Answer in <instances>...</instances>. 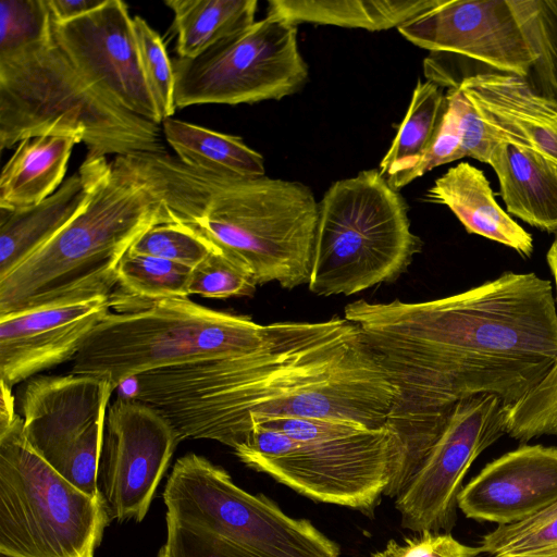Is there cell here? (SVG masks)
Wrapping results in <instances>:
<instances>
[{
	"label": "cell",
	"instance_id": "cell-1",
	"mask_svg": "<svg viewBox=\"0 0 557 557\" xmlns=\"http://www.w3.org/2000/svg\"><path fill=\"white\" fill-rule=\"evenodd\" d=\"M344 318L396 389L386 423L395 433L476 395L515 405L557 363L553 287L535 273L504 272L428 301L358 300L345 307Z\"/></svg>",
	"mask_w": 557,
	"mask_h": 557
},
{
	"label": "cell",
	"instance_id": "cell-2",
	"mask_svg": "<svg viewBox=\"0 0 557 557\" xmlns=\"http://www.w3.org/2000/svg\"><path fill=\"white\" fill-rule=\"evenodd\" d=\"M396 389L358 327L334 317L322 322L272 323L257 349L149 374L147 400L181 440L231 448L256 421L317 418L386 425Z\"/></svg>",
	"mask_w": 557,
	"mask_h": 557
},
{
	"label": "cell",
	"instance_id": "cell-3",
	"mask_svg": "<svg viewBox=\"0 0 557 557\" xmlns=\"http://www.w3.org/2000/svg\"><path fill=\"white\" fill-rule=\"evenodd\" d=\"M114 160L160 198L166 223L187 227L239 261L258 285L290 289L309 282L319 203L302 183L220 176L166 150Z\"/></svg>",
	"mask_w": 557,
	"mask_h": 557
},
{
	"label": "cell",
	"instance_id": "cell-4",
	"mask_svg": "<svg viewBox=\"0 0 557 557\" xmlns=\"http://www.w3.org/2000/svg\"><path fill=\"white\" fill-rule=\"evenodd\" d=\"M161 223L166 220L160 198L113 160L84 209L0 278V318L110 296L125 253L144 232Z\"/></svg>",
	"mask_w": 557,
	"mask_h": 557
},
{
	"label": "cell",
	"instance_id": "cell-5",
	"mask_svg": "<svg viewBox=\"0 0 557 557\" xmlns=\"http://www.w3.org/2000/svg\"><path fill=\"white\" fill-rule=\"evenodd\" d=\"M166 539L157 557H332L334 543L309 520L286 515L228 472L188 453L171 471Z\"/></svg>",
	"mask_w": 557,
	"mask_h": 557
},
{
	"label": "cell",
	"instance_id": "cell-6",
	"mask_svg": "<svg viewBox=\"0 0 557 557\" xmlns=\"http://www.w3.org/2000/svg\"><path fill=\"white\" fill-rule=\"evenodd\" d=\"M42 135L78 136L96 157L165 150L159 124L114 102L53 38L0 55V148Z\"/></svg>",
	"mask_w": 557,
	"mask_h": 557
},
{
	"label": "cell",
	"instance_id": "cell-7",
	"mask_svg": "<svg viewBox=\"0 0 557 557\" xmlns=\"http://www.w3.org/2000/svg\"><path fill=\"white\" fill-rule=\"evenodd\" d=\"M234 454L317 502L370 512L389 484L399 445L386 424L275 417L253 422Z\"/></svg>",
	"mask_w": 557,
	"mask_h": 557
},
{
	"label": "cell",
	"instance_id": "cell-8",
	"mask_svg": "<svg viewBox=\"0 0 557 557\" xmlns=\"http://www.w3.org/2000/svg\"><path fill=\"white\" fill-rule=\"evenodd\" d=\"M110 301L111 311L72 360V372L103 376L116 388L145 372L252 351L271 330L188 297L146 300L112 293Z\"/></svg>",
	"mask_w": 557,
	"mask_h": 557
},
{
	"label": "cell",
	"instance_id": "cell-9",
	"mask_svg": "<svg viewBox=\"0 0 557 557\" xmlns=\"http://www.w3.org/2000/svg\"><path fill=\"white\" fill-rule=\"evenodd\" d=\"M407 205L379 170L333 183L319 203L310 292L354 295L395 281L420 250Z\"/></svg>",
	"mask_w": 557,
	"mask_h": 557
},
{
	"label": "cell",
	"instance_id": "cell-10",
	"mask_svg": "<svg viewBox=\"0 0 557 557\" xmlns=\"http://www.w3.org/2000/svg\"><path fill=\"white\" fill-rule=\"evenodd\" d=\"M112 520L102 495L65 480L27 442L20 414L0 430V553L95 557Z\"/></svg>",
	"mask_w": 557,
	"mask_h": 557
},
{
	"label": "cell",
	"instance_id": "cell-11",
	"mask_svg": "<svg viewBox=\"0 0 557 557\" xmlns=\"http://www.w3.org/2000/svg\"><path fill=\"white\" fill-rule=\"evenodd\" d=\"M175 106L278 100L299 91L309 71L297 28L265 16L191 59L172 60Z\"/></svg>",
	"mask_w": 557,
	"mask_h": 557
},
{
	"label": "cell",
	"instance_id": "cell-12",
	"mask_svg": "<svg viewBox=\"0 0 557 557\" xmlns=\"http://www.w3.org/2000/svg\"><path fill=\"white\" fill-rule=\"evenodd\" d=\"M116 387L99 375H36L21 389L25 437L34 450L84 493L100 496L99 461L110 398Z\"/></svg>",
	"mask_w": 557,
	"mask_h": 557
},
{
	"label": "cell",
	"instance_id": "cell-13",
	"mask_svg": "<svg viewBox=\"0 0 557 557\" xmlns=\"http://www.w3.org/2000/svg\"><path fill=\"white\" fill-rule=\"evenodd\" d=\"M506 433V406L495 395L458 401L419 468L396 496L401 525L414 533L449 531L463 478L483 450Z\"/></svg>",
	"mask_w": 557,
	"mask_h": 557
},
{
	"label": "cell",
	"instance_id": "cell-14",
	"mask_svg": "<svg viewBox=\"0 0 557 557\" xmlns=\"http://www.w3.org/2000/svg\"><path fill=\"white\" fill-rule=\"evenodd\" d=\"M181 441L169 420L143 401L122 395L109 406L98 478L112 519L146 517Z\"/></svg>",
	"mask_w": 557,
	"mask_h": 557
},
{
	"label": "cell",
	"instance_id": "cell-15",
	"mask_svg": "<svg viewBox=\"0 0 557 557\" xmlns=\"http://www.w3.org/2000/svg\"><path fill=\"white\" fill-rule=\"evenodd\" d=\"M397 29L431 53L465 57L525 79L537 60L510 0H440Z\"/></svg>",
	"mask_w": 557,
	"mask_h": 557
},
{
	"label": "cell",
	"instance_id": "cell-16",
	"mask_svg": "<svg viewBox=\"0 0 557 557\" xmlns=\"http://www.w3.org/2000/svg\"><path fill=\"white\" fill-rule=\"evenodd\" d=\"M53 39L75 67L127 111L161 124L147 86L133 17L120 0H107L75 21H52Z\"/></svg>",
	"mask_w": 557,
	"mask_h": 557
},
{
	"label": "cell",
	"instance_id": "cell-17",
	"mask_svg": "<svg viewBox=\"0 0 557 557\" xmlns=\"http://www.w3.org/2000/svg\"><path fill=\"white\" fill-rule=\"evenodd\" d=\"M111 311L110 296L0 318V381L10 387L73 360Z\"/></svg>",
	"mask_w": 557,
	"mask_h": 557
},
{
	"label": "cell",
	"instance_id": "cell-18",
	"mask_svg": "<svg viewBox=\"0 0 557 557\" xmlns=\"http://www.w3.org/2000/svg\"><path fill=\"white\" fill-rule=\"evenodd\" d=\"M557 500V447L522 445L487 463L458 495L467 518L498 525L528 519Z\"/></svg>",
	"mask_w": 557,
	"mask_h": 557
},
{
	"label": "cell",
	"instance_id": "cell-19",
	"mask_svg": "<svg viewBox=\"0 0 557 557\" xmlns=\"http://www.w3.org/2000/svg\"><path fill=\"white\" fill-rule=\"evenodd\" d=\"M500 141L531 150L557 165V106L520 76L496 71L463 76L456 85Z\"/></svg>",
	"mask_w": 557,
	"mask_h": 557
},
{
	"label": "cell",
	"instance_id": "cell-20",
	"mask_svg": "<svg viewBox=\"0 0 557 557\" xmlns=\"http://www.w3.org/2000/svg\"><path fill=\"white\" fill-rule=\"evenodd\" d=\"M110 162L86 154L78 171L41 202L18 209L0 208V278L53 238L88 202Z\"/></svg>",
	"mask_w": 557,
	"mask_h": 557
},
{
	"label": "cell",
	"instance_id": "cell-21",
	"mask_svg": "<svg viewBox=\"0 0 557 557\" xmlns=\"http://www.w3.org/2000/svg\"><path fill=\"white\" fill-rule=\"evenodd\" d=\"M425 198L448 207L468 233L503 244L521 256L532 255V235L498 205L483 171L470 163L449 168Z\"/></svg>",
	"mask_w": 557,
	"mask_h": 557
},
{
	"label": "cell",
	"instance_id": "cell-22",
	"mask_svg": "<svg viewBox=\"0 0 557 557\" xmlns=\"http://www.w3.org/2000/svg\"><path fill=\"white\" fill-rule=\"evenodd\" d=\"M488 165L497 175L507 213L557 235V165L507 141L495 147Z\"/></svg>",
	"mask_w": 557,
	"mask_h": 557
},
{
	"label": "cell",
	"instance_id": "cell-23",
	"mask_svg": "<svg viewBox=\"0 0 557 557\" xmlns=\"http://www.w3.org/2000/svg\"><path fill=\"white\" fill-rule=\"evenodd\" d=\"M78 143L82 138L74 135H42L18 143L1 171L0 208H24L52 195L62 185Z\"/></svg>",
	"mask_w": 557,
	"mask_h": 557
},
{
	"label": "cell",
	"instance_id": "cell-24",
	"mask_svg": "<svg viewBox=\"0 0 557 557\" xmlns=\"http://www.w3.org/2000/svg\"><path fill=\"white\" fill-rule=\"evenodd\" d=\"M440 0H271L267 16L292 26L301 23L367 30L399 27Z\"/></svg>",
	"mask_w": 557,
	"mask_h": 557
},
{
	"label": "cell",
	"instance_id": "cell-25",
	"mask_svg": "<svg viewBox=\"0 0 557 557\" xmlns=\"http://www.w3.org/2000/svg\"><path fill=\"white\" fill-rule=\"evenodd\" d=\"M161 124L166 143L184 164L225 177L264 176L263 157L240 137L174 117L164 119Z\"/></svg>",
	"mask_w": 557,
	"mask_h": 557
},
{
	"label": "cell",
	"instance_id": "cell-26",
	"mask_svg": "<svg viewBox=\"0 0 557 557\" xmlns=\"http://www.w3.org/2000/svg\"><path fill=\"white\" fill-rule=\"evenodd\" d=\"M174 13L178 58L191 59L250 27L256 0H168Z\"/></svg>",
	"mask_w": 557,
	"mask_h": 557
},
{
	"label": "cell",
	"instance_id": "cell-27",
	"mask_svg": "<svg viewBox=\"0 0 557 557\" xmlns=\"http://www.w3.org/2000/svg\"><path fill=\"white\" fill-rule=\"evenodd\" d=\"M447 107L438 85L418 81L408 111L379 171L385 177L409 170L433 143Z\"/></svg>",
	"mask_w": 557,
	"mask_h": 557
},
{
	"label": "cell",
	"instance_id": "cell-28",
	"mask_svg": "<svg viewBox=\"0 0 557 557\" xmlns=\"http://www.w3.org/2000/svg\"><path fill=\"white\" fill-rule=\"evenodd\" d=\"M190 272L191 268L166 259L127 251L119 264L113 292L146 300L188 297Z\"/></svg>",
	"mask_w": 557,
	"mask_h": 557
},
{
	"label": "cell",
	"instance_id": "cell-29",
	"mask_svg": "<svg viewBox=\"0 0 557 557\" xmlns=\"http://www.w3.org/2000/svg\"><path fill=\"white\" fill-rule=\"evenodd\" d=\"M479 547L491 557H557V500L528 519L497 525Z\"/></svg>",
	"mask_w": 557,
	"mask_h": 557
},
{
	"label": "cell",
	"instance_id": "cell-30",
	"mask_svg": "<svg viewBox=\"0 0 557 557\" xmlns=\"http://www.w3.org/2000/svg\"><path fill=\"white\" fill-rule=\"evenodd\" d=\"M523 28L537 55L531 75L537 92L557 106V0H531L523 11Z\"/></svg>",
	"mask_w": 557,
	"mask_h": 557
},
{
	"label": "cell",
	"instance_id": "cell-31",
	"mask_svg": "<svg viewBox=\"0 0 557 557\" xmlns=\"http://www.w3.org/2000/svg\"><path fill=\"white\" fill-rule=\"evenodd\" d=\"M506 433L522 443L557 436V363L528 395L506 407Z\"/></svg>",
	"mask_w": 557,
	"mask_h": 557
},
{
	"label": "cell",
	"instance_id": "cell-32",
	"mask_svg": "<svg viewBox=\"0 0 557 557\" xmlns=\"http://www.w3.org/2000/svg\"><path fill=\"white\" fill-rule=\"evenodd\" d=\"M53 38L47 0L0 1V55Z\"/></svg>",
	"mask_w": 557,
	"mask_h": 557
},
{
	"label": "cell",
	"instance_id": "cell-33",
	"mask_svg": "<svg viewBox=\"0 0 557 557\" xmlns=\"http://www.w3.org/2000/svg\"><path fill=\"white\" fill-rule=\"evenodd\" d=\"M134 32L139 50L144 76L163 121L172 117L175 110V76L160 35L140 16L133 17Z\"/></svg>",
	"mask_w": 557,
	"mask_h": 557
},
{
	"label": "cell",
	"instance_id": "cell-34",
	"mask_svg": "<svg viewBox=\"0 0 557 557\" xmlns=\"http://www.w3.org/2000/svg\"><path fill=\"white\" fill-rule=\"evenodd\" d=\"M257 285L246 267L216 248L191 269L187 289L188 295L224 299L251 296Z\"/></svg>",
	"mask_w": 557,
	"mask_h": 557
},
{
	"label": "cell",
	"instance_id": "cell-35",
	"mask_svg": "<svg viewBox=\"0 0 557 557\" xmlns=\"http://www.w3.org/2000/svg\"><path fill=\"white\" fill-rule=\"evenodd\" d=\"M215 249L185 226L161 223L144 232L128 251L166 259L193 269Z\"/></svg>",
	"mask_w": 557,
	"mask_h": 557
},
{
	"label": "cell",
	"instance_id": "cell-36",
	"mask_svg": "<svg viewBox=\"0 0 557 557\" xmlns=\"http://www.w3.org/2000/svg\"><path fill=\"white\" fill-rule=\"evenodd\" d=\"M445 97L457 122L465 157L488 164L500 139L458 86L450 87Z\"/></svg>",
	"mask_w": 557,
	"mask_h": 557
},
{
	"label": "cell",
	"instance_id": "cell-37",
	"mask_svg": "<svg viewBox=\"0 0 557 557\" xmlns=\"http://www.w3.org/2000/svg\"><path fill=\"white\" fill-rule=\"evenodd\" d=\"M461 158H465L461 136L455 115L447 104L438 132L424 154L409 170L385 178L398 191L428 171Z\"/></svg>",
	"mask_w": 557,
	"mask_h": 557
},
{
	"label": "cell",
	"instance_id": "cell-38",
	"mask_svg": "<svg viewBox=\"0 0 557 557\" xmlns=\"http://www.w3.org/2000/svg\"><path fill=\"white\" fill-rule=\"evenodd\" d=\"M480 554L479 546L465 545L449 533L424 531L403 543L391 540L372 557H476Z\"/></svg>",
	"mask_w": 557,
	"mask_h": 557
},
{
	"label": "cell",
	"instance_id": "cell-39",
	"mask_svg": "<svg viewBox=\"0 0 557 557\" xmlns=\"http://www.w3.org/2000/svg\"><path fill=\"white\" fill-rule=\"evenodd\" d=\"M107 0H47L51 18L64 24L83 17L99 9Z\"/></svg>",
	"mask_w": 557,
	"mask_h": 557
},
{
	"label": "cell",
	"instance_id": "cell-40",
	"mask_svg": "<svg viewBox=\"0 0 557 557\" xmlns=\"http://www.w3.org/2000/svg\"><path fill=\"white\" fill-rule=\"evenodd\" d=\"M0 430L10 425L17 417L12 387L0 381Z\"/></svg>",
	"mask_w": 557,
	"mask_h": 557
},
{
	"label": "cell",
	"instance_id": "cell-41",
	"mask_svg": "<svg viewBox=\"0 0 557 557\" xmlns=\"http://www.w3.org/2000/svg\"><path fill=\"white\" fill-rule=\"evenodd\" d=\"M546 260H547L548 267H549L550 272L555 280L556 296H557V235L547 251Z\"/></svg>",
	"mask_w": 557,
	"mask_h": 557
},
{
	"label": "cell",
	"instance_id": "cell-42",
	"mask_svg": "<svg viewBox=\"0 0 557 557\" xmlns=\"http://www.w3.org/2000/svg\"><path fill=\"white\" fill-rule=\"evenodd\" d=\"M0 557H13V556L5 555V554H1V553H0Z\"/></svg>",
	"mask_w": 557,
	"mask_h": 557
}]
</instances>
